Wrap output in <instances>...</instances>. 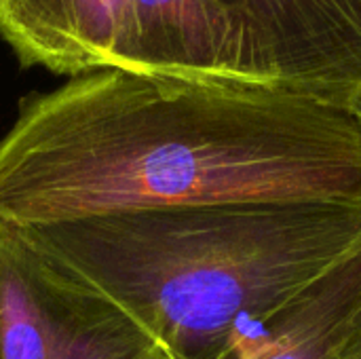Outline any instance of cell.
<instances>
[{
	"instance_id": "1",
	"label": "cell",
	"mask_w": 361,
	"mask_h": 359,
	"mask_svg": "<svg viewBox=\"0 0 361 359\" xmlns=\"http://www.w3.org/2000/svg\"><path fill=\"white\" fill-rule=\"evenodd\" d=\"M361 209V125L288 85L102 68L21 102L0 140L17 229L201 205Z\"/></svg>"
},
{
	"instance_id": "2",
	"label": "cell",
	"mask_w": 361,
	"mask_h": 359,
	"mask_svg": "<svg viewBox=\"0 0 361 359\" xmlns=\"http://www.w3.org/2000/svg\"><path fill=\"white\" fill-rule=\"evenodd\" d=\"M19 231L114 303L167 359H218L245 324L360 250L361 209L201 205Z\"/></svg>"
},
{
	"instance_id": "3",
	"label": "cell",
	"mask_w": 361,
	"mask_h": 359,
	"mask_svg": "<svg viewBox=\"0 0 361 359\" xmlns=\"http://www.w3.org/2000/svg\"><path fill=\"white\" fill-rule=\"evenodd\" d=\"M0 359H167L104 294L0 222Z\"/></svg>"
},
{
	"instance_id": "4",
	"label": "cell",
	"mask_w": 361,
	"mask_h": 359,
	"mask_svg": "<svg viewBox=\"0 0 361 359\" xmlns=\"http://www.w3.org/2000/svg\"><path fill=\"white\" fill-rule=\"evenodd\" d=\"M110 68L283 85L267 47L214 0H121Z\"/></svg>"
},
{
	"instance_id": "5",
	"label": "cell",
	"mask_w": 361,
	"mask_h": 359,
	"mask_svg": "<svg viewBox=\"0 0 361 359\" xmlns=\"http://www.w3.org/2000/svg\"><path fill=\"white\" fill-rule=\"evenodd\" d=\"M271 53L283 85L349 106L361 87V0H214Z\"/></svg>"
},
{
	"instance_id": "6",
	"label": "cell",
	"mask_w": 361,
	"mask_h": 359,
	"mask_svg": "<svg viewBox=\"0 0 361 359\" xmlns=\"http://www.w3.org/2000/svg\"><path fill=\"white\" fill-rule=\"evenodd\" d=\"M121 0H0V34L23 66L80 76L110 68Z\"/></svg>"
},
{
	"instance_id": "7",
	"label": "cell",
	"mask_w": 361,
	"mask_h": 359,
	"mask_svg": "<svg viewBox=\"0 0 361 359\" xmlns=\"http://www.w3.org/2000/svg\"><path fill=\"white\" fill-rule=\"evenodd\" d=\"M361 296V248L300 296L245 324L218 359H330Z\"/></svg>"
},
{
	"instance_id": "8",
	"label": "cell",
	"mask_w": 361,
	"mask_h": 359,
	"mask_svg": "<svg viewBox=\"0 0 361 359\" xmlns=\"http://www.w3.org/2000/svg\"><path fill=\"white\" fill-rule=\"evenodd\" d=\"M330 359H361V296Z\"/></svg>"
},
{
	"instance_id": "9",
	"label": "cell",
	"mask_w": 361,
	"mask_h": 359,
	"mask_svg": "<svg viewBox=\"0 0 361 359\" xmlns=\"http://www.w3.org/2000/svg\"><path fill=\"white\" fill-rule=\"evenodd\" d=\"M349 108H351V112L355 114V118L360 121L361 125V87L353 93V97H351V102H349Z\"/></svg>"
}]
</instances>
